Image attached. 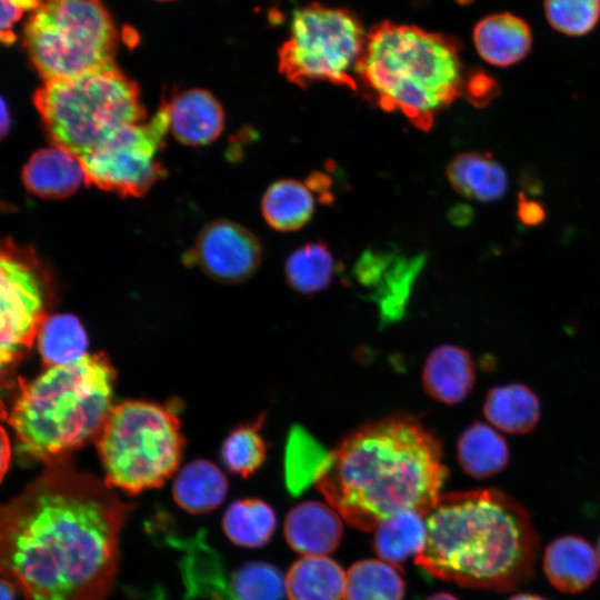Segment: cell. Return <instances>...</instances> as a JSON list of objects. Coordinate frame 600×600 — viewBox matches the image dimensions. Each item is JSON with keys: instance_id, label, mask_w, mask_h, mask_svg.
Instances as JSON below:
<instances>
[{"instance_id": "1", "label": "cell", "mask_w": 600, "mask_h": 600, "mask_svg": "<svg viewBox=\"0 0 600 600\" xmlns=\"http://www.w3.org/2000/svg\"><path fill=\"white\" fill-rule=\"evenodd\" d=\"M133 509L70 456L42 472L0 511V569L23 600H107L120 537Z\"/></svg>"}, {"instance_id": "2", "label": "cell", "mask_w": 600, "mask_h": 600, "mask_svg": "<svg viewBox=\"0 0 600 600\" xmlns=\"http://www.w3.org/2000/svg\"><path fill=\"white\" fill-rule=\"evenodd\" d=\"M447 477L437 436L416 417L393 414L348 433L314 486L350 526L370 531L402 511L427 516Z\"/></svg>"}, {"instance_id": "3", "label": "cell", "mask_w": 600, "mask_h": 600, "mask_svg": "<svg viewBox=\"0 0 600 600\" xmlns=\"http://www.w3.org/2000/svg\"><path fill=\"white\" fill-rule=\"evenodd\" d=\"M414 563L461 587L508 591L529 579L538 536L528 511L492 488L441 494Z\"/></svg>"}, {"instance_id": "4", "label": "cell", "mask_w": 600, "mask_h": 600, "mask_svg": "<svg viewBox=\"0 0 600 600\" xmlns=\"http://www.w3.org/2000/svg\"><path fill=\"white\" fill-rule=\"evenodd\" d=\"M114 382L116 370L102 352L19 380L8 423L20 460L48 463L96 440L113 407Z\"/></svg>"}, {"instance_id": "5", "label": "cell", "mask_w": 600, "mask_h": 600, "mask_svg": "<svg viewBox=\"0 0 600 600\" xmlns=\"http://www.w3.org/2000/svg\"><path fill=\"white\" fill-rule=\"evenodd\" d=\"M467 73L450 36L382 21L367 34L358 87L387 111L428 130L436 114L463 93Z\"/></svg>"}, {"instance_id": "6", "label": "cell", "mask_w": 600, "mask_h": 600, "mask_svg": "<svg viewBox=\"0 0 600 600\" xmlns=\"http://www.w3.org/2000/svg\"><path fill=\"white\" fill-rule=\"evenodd\" d=\"M34 104L52 144L78 157L146 117L137 84L114 63L44 82L34 93Z\"/></svg>"}, {"instance_id": "7", "label": "cell", "mask_w": 600, "mask_h": 600, "mask_svg": "<svg viewBox=\"0 0 600 600\" xmlns=\"http://www.w3.org/2000/svg\"><path fill=\"white\" fill-rule=\"evenodd\" d=\"M96 443L104 482L136 496L161 487L177 471L184 439L168 408L130 400L112 407Z\"/></svg>"}, {"instance_id": "8", "label": "cell", "mask_w": 600, "mask_h": 600, "mask_svg": "<svg viewBox=\"0 0 600 600\" xmlns=\"http://www.w3.org/2000/svg\"><path fill=\"white\" fill-rule=\"evenodd\" d=\"M117 41L100 0H41L23 27V47L44 82L114 63Z\"/></svg>"}, {"instance_id": "9", "label": "cell", "mask_w": 600, "mask_h": 600, "mask_svg": "<svg viewBox=\"0 0 600 600\" xmlns=\"http://www.w3.org/2000/svg\"><path fill=\"white\" fill-rule=\"evenodd\" d=\"M366 40L361 21L350 10L309 3L292 16L278 50L279 70L300 87L326 81L357 90Z\"/></svg>"}, {"instance_id": "10", "label": "cell", "mask_w": 600, "mask_h": 600, "mask_svg": "<svg viewBox=\"0 0 600 600\" xmlns=\"http://www.w3.org/2000/svg\"><path fill=\"white\" fill-rule=\"evenodd\" d=\"M0 270V363L9 374L49 318L52 289L36 257L10 241L2 246Z\"/></svg>"}, {"instance_id": "11", "label": "cell", "mask_w": 600, "mask_h": 600, "mask_svg": "<svg viewBox=\"0 0 600 600\" xmlns=\"http://www.w3.org/2000/svg\"><path fill=\"white\" fill-rule=\"evenodd\" d=\"M169 129L167 103L149 121L129 124L80 157L88 183L140 197L164 171L156 159Z\"/></svg>"}, {"instance_id": "12", "label": "cell", "mask_w": 600, "mask_h": 600, "mask_svg": "<svg viewBox=\"0 0 600 600\" xmlns=\"http://www.w3.org/2000/svg\"><path fill=\"white\" fill-rule=\"evenodd\" d=\"M261 257L256 236L226 219L207 224L193 250V259L201 270L222 283H238L250 278L259 268Z\"/></svg>"}, {"instance_id": "13", "label": "cell", "mask_w": 600, "mask_h": 600, "mask_svg": "<svg viewBox=\"0 0 600 600\" xmlns=\"http://www.w3.org/2000/svg\"><path fill=\"white\" fill-rule=\"evenodd\" d=\"M343 526L340 514L319 501L296 504L284 520V537L296 552L326 556L340 544Z\"/></svg>"}, {"instance_id": "14", "label": "cell", "mask_w": 600, "mask_h": 600, "mask_svg": "<svg viewBox=\"0 0 600 600\" xmlns=\"http://www.w3.org/2000/svg\"><path fill=\"white\" fill-rule=\"evenodd\" d=\"M169 129L186 146L216 140L224 124V112L216 97L203 89H189L167 103Z\"/></svg>"}, {"instance_id": "15", "label": "cell", "mask_w": 600, "mask_h": 600, "mask_svg": "<svg viewBox=\"0 0 600 600\" xmlns=\"http://www.w3.org/2000/svg\"><path fill=\"white\" fill-rule=\"evenodd\" d=\"M27 190L43 199H62L74 193L84 182L80 157L54 146L34 152L22 170Z\"/></svg>"}, {"instance_id": "16", "label": "cell", "mask_w": 600, "mask_h": 600, "mask_svg": "<svg viewBox=\"0 0 600 600\" xmlns=\"http://www.w3.org/2000/svg\"><path fill=\"white\" fill-rule=\"evenodd\" d=\"M478 54L494 67H510L523 60L532 47L529 24L510 12H497L480 19L472 31Z\"/></svg>"}, {"instance_id": "17", "label": "cell", "mask_w": 600, "mask_h": 600, "mask_svg": "<svg viewBox=\"0 0 600 600\" xmlns=\"http://www.w3.org/2000/svg\"><path fill=\"white\" fill-rule=\"evenodd\" d=\"M542 567L549 582L557 590L579 593L597 579L599 561L597 552L584 538L569 534L547 546Z\"/></svg>"}, {"instance_id": "18", "label": "cell", "mask_w": 600, "mask_h": 600, "mask_svg": "<svg viewBox=\"0 0 600 600\" xmlns=\"http://www.w3.org/2000/svg\"><path fill=\"white\" fill-rule=\"evenodd\" d=\"M474 380V362L470 353L458 346H438L423 364V389L441 403L457 404L463 401L472 390Z\"/></svg>"}, {"instance_id": "19", "label": "cell", "mask_w": 600, "mask_h": 600, "mask_svg": "<svg viewBox=\"0 0 600 600\" xmlns=\"http://www.w3.org/2000/svg\"><path fill=\"white\" fill-rule=\"evenodd\" d=\"M228 492V480L211 461L197 459L184 466L172 484L174 502L186 512L203 514L217 509Z\"/></svg>"}, {"instance_id": "20", "label": "cell", "mask_w": 600, "mask_h": 600, "mask_svg": "<svg viewBox=\"0 0 600 600\" xmlns=\"http://www.w3.org/2000/svg\"><path fill=\"white\" fill-rule=\"evenodd\" d=\"M447 176L457 192L482 202L502 198L508 188L506 170L490 154H459L449 163Z\"/></svg>"}, {"instance_id": "21", "label": "cell", "mask_w": 600, "mask_h": 600, "mask_svg": "<svg viewBox=\"0 0 600 600\" xmlns=\"http://www.w3.org/2000/svg\"><path fill=\"white\" fill-rule=\"evenodd\" d=\"M346 576L334 560L324 556H306L288 570L286 593L289 600H342Z\"/></svg>"}, {"instance_id": "22", "label": "cell", "mask_w": 600, "mask_h": 600, "mask_svg": "<svg viewBox=\"0 0 600 600\" xmlns=\"http://www.w3.org/2000/svg\"><path fill=\"white\" fill-rule=\"evenodd\" d=\"M483 414L496 428L512 434L531 431L540 418V402L524 384L492 388L483 402Z\"/></svg>"}, {"instance_id": "23", "label": "cell", "mask_w": 600, "mask_h": 600, "mask_svg": "<svg viewBox=\"0 0 600 600\" xmlns=\"http://www.w3.org/2000/svg\"><path fill=\"white\" fill-rule=\"evenodd\" d=\"M457 456L462 470L477 479H487L501 472L510 458L504 439L482 422L472 423L461 433Z\"/></svg>"}, {"instance_id": "24", "label": "cell", "mask_w": 600, "mask_h": 600, "mask_svg": "<svg viewBox=\"0 0 600 600\" xmlns=\"http://www.w3.org/2000/svg\"><path fill=\"white\" fill-rule=\"evenodd\" d=\"M261 210L267 223L276 230L300 229L314 212L313 190L297 180L277 181L263 194Z\"/></svg>"}, {"instance_id": "25", "label": "cell", "mask_w": 600, "mask_h": 600, "mask_svg": "<svg viewBox=\"0 0 600 600\" xmlns=\"http://www.w3.org/2000/svg\"><path fill=\"white\" fill-rule=\"evenodd\" d=\"M222 530L236 546L261 548L272 538L277 517L272 507L259 498L233 501L222 517Z\"/></svg>"}, {"instance_id": "26", "label": "cell", "mask_w": 600, "mask_h": 600, "mask_svg": "<svg viewBox=\"0 0 600 600\" xmlns=\"http://www.w3.org/2000/svg\"><path fill=\"white\" fill-rule=\"evenodd\" d=\"M426 516L414 510L399 512L378 526L373 549L383 561L400 568L417 556L426 540Z\"/></svg>"}, {"instance_id": "27", "label": "cell", "mask_w": 600, "mask_h": 600, "mask_svg": "<svg viewBox=\"0 0 600 600\" xmlns=\"http://www.w3.org/2000/svg\"><path fill=\"white\" fill-rule=\"evenodd\" d=\"M46 368L73 363L87 354L88 337L80 320L70 313L49 316L37 338Z\"/></svg>"}, {"instance_id": "28", "label": "cell", "mask_w": 600, "mask_h": 600, "mask_svg": "<svg viewBox=\"0 0 600 600\" xmlns=\"http://www.w3.org/2000/svg\"><path fill=\"white\" fill-rule=\"evenodd\" d=\"M398 569L373 559L353 563L346 576L343 600H403L404 581Z\"/></svg>"}, {"instance_id": "29", "label": "cell", "mask_w": 600, "mask_h": 600, "mask_svg": "<svg viewBox=\"0 0 600 600\" xmlns=\"http://www.w3.org/2000/svg\"><path fill=\"white\" fill-rule=\"evenodd\" d=\"M334 273V260L328 247L320 242L296 249L287 259L284 276L290 288L311 294L326 289Z\"/></svg>"}, {"instance_id": "30", "label": "cell", "mask_w": 600, "mask_h": 600, "mask_svg": "<svg viewBox=\"0 0 600 600\" xmlns=\"http://www.w3.org/2000/svg\"><path fill=\"white\" fill-rule=\"evenodd\" d=\"M264 414L230 431L221 447V461L233 474L252 476L267 459L268 447L261 434Z\"/></svg>"}, {"instance_id": "31", "label": "cell", "mask_w": 600, "mask_h": 600, "mask_svg": "<svg viewBox=\"0 0 600 600\" xmlns=\"http://www.w3.org/2000/svg\"><path fill=\"white\" fill-rule=\"evenodd\" d=\"M286 580L274 566L249 561L229 573L227 600H283Z\"/></svg>"}, {"instance_id": "32", "label": "cell", "mask_w": 600, "mask_h": 600, "mask_svg": "<svg viewBox=\"0 0 600 600\" xmlns=\"http://www.w3.org/2000/svg\"><path fill=\"white\" fill-rule=\"evenodd\" d=\"M423 254L403 256L397 253L373 288V298L383 313L400 312L411 287L424 264Z\"/></svg>"}, {"instance_id": "33", "label": "cell", "mask_w": 600, "mask_h": 600, "mask_svg": "<svg viewBox=\"0 0 600 600\" xmlns=\"http://www.w3.org/2000/svg\"><path fill=\"white\" fill-rule=\"evenodd\" d=\"M302 430L291 432L286 458V482L293 496H299L316 481L328 454L323 457L318 444L308 434L302 449Z\"/></svg>"}, {"instance_id": "34", "label": "cell", "mask_w": 600, "mask_h": 600, "mask_svg": "<svg viewBox=\"0 0 600 600\" xmlns=\"http://www.w3.org/2000/svg\"><path fill=\"white\" fill-rule=\"evenodd\" d=\"M548 23L556 31L580 37L592 31L600 20V0H543Z\"/></svg>"}, {"instance_id": "35", "label": "cell", "mask_w": 600, "mask_h": 600, "mask_svg": "<svg viewBox=\"0 0 600 600\" xmlns=\"http://www.w3.org/2000/svg\"><path fill=\"white\" fill-rule=\"evenodd\" d=\"M498 82L483 70H472L466 76L463 93L472 104L483 107L498 97Z\"/></svg>"}, {"instance_id": "36", "label": "cell", "mask_w": 600, "mask_h": 600, "mask_svg": "<svg viewBox=\"0 0 600 600\" xmlns=\"http://www.w3.org/2000/svg\"><path fill=\"white\" fill-rule=\"evenodd\" d=\"M517 216L526 226H538L546 218V210L541 202L528 198L524 193L519 194Z\"/></svg>"}, {"instance_id": "37", "label": "cell", "mask_w": 600, "mask_h": 600, "mask_svg": "<svg viewBox=\"0 0 600 600\" xmlns=\"http://www.w3.org/2000/svg\"><path fill=\"white\" fill-rule=\"evenodd\" d=\"M10 454H11V448H10V440L9 436L6 431V429L1 428V449H0V478L1 481L6 477V473L8 471V467L10 464Z\"/></svg>"}, {"instance_id": "38", "label": "cell", "mask_w": 600, "mask_h": 600, "mask_svg": "<svg viewBox=\"0 0 600 600\" xmlns=\"http://www.w3.org/2000/svg\"><path fill=\"white\" fill-rule=\"evenodd\" d=\"M20 593L18 587L8 578H1V600H17Z\"/></svg>"}, {"instance_id": "39", "label": "cell", "mask_w": 600, "mask_h": 600, "mask_svg": "<svg viewBox=\"0 0 600 600\" xmlns=\"http://www.w3.org/2000/svg\"><path fill=\"white\" fill-rule=\"evenodd\" d=\"M450 218L453 223L463 224L466 223V221L470 220L471 213H470L469 208L464 206H459L452 210Z\"/></svg>"}, {"instance_id": "40", "label": "cell", "mask_w": 600, "mask_h": 600, "mask_svg": "<svg viewBox=\"0 0 600 600\" xmlns=\"http://www.w3.org/2000/svg\"><path fill=\"white\" fill-rule=\"evenodd\" d=\"M13 6L20 8L21 10H32L39 8L41 0H8Z\"/></svg>"}, {"instance_id": "41", "label": "cell", "mask_w": 600, "mask_h": 600, "mask_svg": "<svg viewBox=\"0 0 600 600\" xmlns=\"http://www.w3.org/2000/svg\"><path fill=\"white\" fill-rule=\"evenodd\" d=\"M426 600H459V598L449 592H437L428 597Z\"/></svg>"}, {"instance_id": "42", "label": "cell", "mask_w": 600, "mask_h": 600, "mask_svg": "<svg viewBox=\"0 0 600 600\" xmlns=\"http://www.w3.org/2000/svg\"><path fill=\"white\" fill-rule=\"evenodd\" d=\"M509 600H547L540 596L532 593H517L512 596Z\"/></svg>"}, {"instance_id": "43", "label": "cell", "mask_w": 600, "mask_h": 600, "mask_svg": "<svg viewBox=\"0 0 600 600\" xmlns=\"http://www.w3.org/2000/svg\"><path fill=\"white\" fill-rule=\"evenodd\" d=\"M597 557H598L599 567H600V537H599L598 543H597Z\"/></svg>"}, {"instance_id": "44", "label": "cell", "mask_w": 600, "mask_h": 600, "mask_svg": "<svg viewBox=\"0 0 600 600\" xmlns=\"http://www.w3.org/2000/svg\"><path fill=\"white\" fill-rule=\"evenodd\" d=\"M157 1H171V0H157Z\"/></svg>"}]
</instances>
